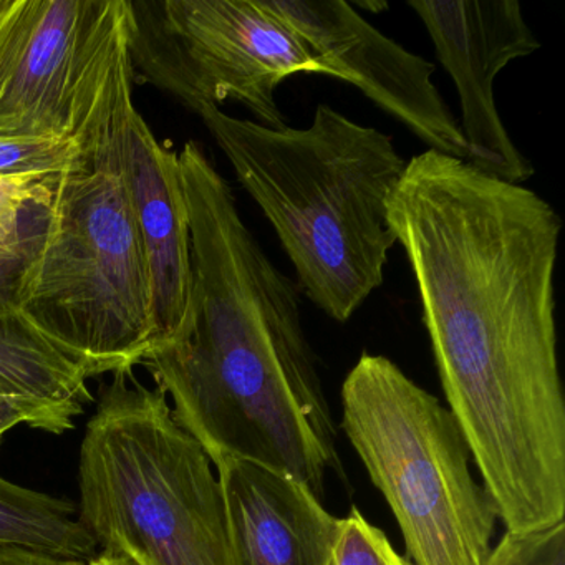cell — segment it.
I'll return each instance as SVG.
<instances>
[{
  "instance_id": "13",
  "label": "cell",
  "mask_w": 565,
  "mask_h": 565,
  "mask_svg": "<svg viewBox=\"0 0 565 565\" xmlns=\"http://www.w3.org/2000/svg\"><path fill=\"white\" fill-rule=\"evenodd\" d=\"M87 370L65 355L0 292V383L77 419L95 403Z\"/></svg>"
},
{
  "instance_id": "18",
  "label": "cell",
  "mask_w": 565,
  "mask_h": 565,
  "mask_svg": "<svg viewBox=\"0 0 565 565\" xmlns=\"http://www.w3.org/2000/svg\"><path fill=\"white\" fill-rule=\"evenodd\" d=\"M19 425L31 426L52 435H64L75 428V418L0 383V443Z\"/></svg>"
},
{
  "instance_id": "3",
  "label": "cell",
  "mask_w": 565,
  "mask_h": 565,
  "mask_svg": "<svg viewBox=\"0 0 565 565\" xmlns=\"http://www.w3.org/2000/svg\"><path fill=\"white\" fill-rule=\"evenodd\" d=\"M134 107V65L120 55L77 121V158L49 180L41 234L11 292L90 376L134 370L153 345L150 270L121 164Z\"/></svg>"
},
{
  "instance_id": "2",
  "label": "cell",
  "mask_w": 565,
  "mask_h": 565,
  "mask_svg": "<svg viewBox=\"0 0 565 565\" xmlns=\"http://www.w3.org/2000/svg\"><path fill=\"white\" fill-rule=\"evenodd\" d=\"M180 158L193 254V319L141 365L211 462L243 459L302 482L322 501L342 472L335 425L307 340L299 287L241 217L230 183L196 141Z\"/></svg>"
},
{
  "instance_id": "11",
  "label": "cell",
  "mask_w": 565,
  "mask_h": 565,
  "mask_svg": "<svg viewBox=\"0 0 565 565\" xmlns=\"http://www.w3.org/2000/svg\"><path fill=\"white\" fill-rule=\"evenodd\" d=\"M121 164L150 270L151 350L163 349L183 340L193 319L190 214L177 151L157 140L135 107L125 124Z\"/></svg>"
},
{
  "instance_id": "16",
  "label": "cell",
  "mask_w": 565,
  "mask_h": 565,
  "mask_svg": "<svg viewBox=\"0 0 565 565\" xmlns=\"http://www.w3.org/2000/svg\"><path fill=\"white\" fill-rule=\"evenodd\" d=\"M327 565H413L390 544L382 529L363 518L353 505L339 519Z\"/></svg>"
},
{
  "instance_id": "1",
  "label": "cell",
  "mask_w": 565,
  "mask_h": 565,
  "mask_svg": "<svg viewBox=\"0 0 565 565\" xmlns=\"http://www.w3.org/2000/svg\"><path fill=\"white\" fill-rule=\"evenodd\" d=\"M388 220L415 276L439 382L511 532L565 518L555 264L562 221L524 184L426 150Z\"/></svg>"
},
{
  "instance_id": "17",
  "label": "cell",
  "mask_w": 565,
  "mask_h": 565,
  "mask_svg": "<svg viewBox=\"0 0 565 565\" xmlns=\"http://www.w3.org/2000/svg\"><path fill=\"white\" fill-rule=\"evenodd\" d=\"M484 565H565V522L537 531H505Z\"/></svg>"
},
{
  "instance_id": "7",
  "label": "cell",
  "mask_w": 565,
  "mask_h": 565,
  "mask_svg": "<svg viewBox=\"0 0 565 565\" xmlns=\"http://www.w3.org/2000/svg\"><path fill=\"white\" fill-rule=\"evenodd\" d=\"M134 67L196 114L233 100L269 128H286L277 88L322 74L306 42L260 0L130 2Z\"/></svg>"
},
{
  "instance_id": "21",
  "label": "cell",
  "mask_w": 565,
  "mask_h": 565,
  "mask_svg": "<svg viewBox=\"0 0 565 565\" xmlns=\"http://www.w3.org/2000/svg\"><path fill=\"white\" fill-rule=\"evenodd\" d=\"M87 565H135L124 555L111 554V552L98 551L94 557L88 558Z\"/></svg>"
},
{
  "instance_id": "9",
  "label": "cell",
  "mask_w": 565,
  "mask_h": 565,
  "mask_svg": "<svg viewBox=\"0 0 565 565\" xmlns=\"http://www.w3.org/2000/svg\"><path fill=\"white\" fill-rule=\"evenodd\" d=\"M312 52L323 75L359 88L429 150L468 160L459 121L433 84L435 65L403 49L343 0H260Z\"/></svg>"
},
{
  "instance_id": "5",
  "label": "cell",
  "mask_w": 565,
  "mask_h": 565,
  "mask_svg": "<svg viewBox=\"0 0 565 565\" xmlns=\"http://www.w3.org/2000/svg\"><path fill=\"white\" fill-rule=\"evenodd\" d=\"M78 519L98 548L135 565H233L223 488L167 395L111 373L85 426Z\"/></svg>"
},
{
  "instance_id": "14",
  "label": "cell",
  "mask_w": 565,
  "mask_h": 565,
  "mask_svg": "<svg viewBox=\"0 0 565 565\" xmlns=\"http://www.w3.org/2000/svg\"><path fill=\"white\" fill-rule=\"evenodd\" d=\"M0 547L31 548L77 561H88L98 552L74 501L15 484L2 476Z\"/></svg>"
},
{
  "instance_id": "20",
  "label": "cell",
  "mask_w": 565,
  "mask_h": 565,
  "mask_svg": "<svg viewBox=\"0 0 565 565\" xmlns=\"http://www.w3.org/2000/svg\"><path fill=\"white\" fill-rule=\"evenodd\" d=\"M0 565H87V561L58 557L22 547H0Z\"/></svg>"
},
{
  "instance_id": "4",
  "label": "cell",
  "mask_w": 565,
  "mask_h": 565,
  "mask_svg": "<svg viewBox=\"0 0 565 565\" xmlns=\"http://www.w3.org/2000/svg\"><path fill=\"white\" fill-rule=\"evenodd\" d=\"M276 231L307 299L347 322L382 287L396 244L388 201L408 161L390 135L319 105L307 128L196 111Z\"/></svg>"
},
{
  "instance_id": "8",
  "label": "cell",
  "mask_w": 565,
  "mask_h": 565,
  "mask_svg": "<svg viewBox=\"0 0 565 565\" xmlns=\"http://www.w3.org/2000/svg\"><path fill=\"white\" fill-rule=\"evenodd\" d=\"M128 0H6L0 9V137L72 138Z\"/></svg>"
},
{
  "instance_id": "6",
  "label": "cell",
  "mask_w": 565,
  "mask_h": 565,
  "mask_svg": "<svg viewBox=\"0 0 565 565\" xmlns=\"http://www.w3.org/2000/svg\"><path fill=\"white\" fill-rule=\"evenodd\" d=\"M342 428L413 565H484L498 509L472 478L465 435L436 396L386 356L363 353L342 385Z\"/></svg>"
},
{
  "instance_id": "15",
  "label": "cell",
  "mask_w": 565,
  "mask_h": 565,
  "mask_svg": "<svg viewBox=\"0 0 565 565\" xmlns=\"http://www.w3.org/2000/svg\"><path fill=\"white\" fill-rule=\"evenodd\" d=\"M78 151L74 138L0 137V180L62 173Z\"/></svg>"
},
{
  "instance_id": "10",
  "label": "cell",
  "mask_w": 565,
  "mask_h": 565,
  "mask_svg": "<svg viewBox=\"0 0 565 565\" xmlns=\"http://www.w3.org/2000/svg\"><path fill=\"white\" fill-rule=\"evenodd\" d=\"M455 82L461 104L466 163L508 183L524 184L534 167L512 141L494 100V81L511 62L529 57L541 42L518 0H409Z\"/></svg>"
},
{
  "instance_id": "22",
  "label": "cell",
  "mask_w": 565,
  "mask_h": 565,
  "mask_svg": "<svg viewBox=\"0 0 565 565\" xmlns=\"http://www.w3.org/2000/svg\"><path fill=\"white\" fill-rule=\"evenodd\" d=\"M355 6L356 8L366 9V11H369V9H373V11H375V14L376 12L382 11V9L388 8V6L385 4V2H379V4H373V2H366V4H363V2H355Z\"/></svg>"
},
{
  "instance_id": "23",
  "label": "cell",
  "mask_w": 565,
  "mask_h": 565,
  "mask_svg": "<svg viewBox=\"0 0 565 565\" xmlns=\"http://www.w3.org/2000/svg\"><path fill=\"white\" fill-rule=\"evenodd\" d=\"M6 0H0V9L4 8Z\"/></svg>"
},
{
  "instance_id": "12",
  "label": "cell",
  "mask_w": 565,
  "mask_h": 565,
  "mask_svg": "<svg viewBox=\"0 0 565 565\" xmlns=\"http://www.w3.org/2000/svg\"><path fill=\"white\" fill-rule=\"evenodd\" d=\"M233 565H327L339 519L302 482L243 459L214 462Z\"/></svg>"
},
{
  "instance_id": "19",
  "label": "cell",
  "mask_w": 565,
  "mask_h": 565,
  "mask_svg": "<svg viewBox=\"0 0 565 565\" xmlns=\"http://www.w3.org/2000/svg\"><path fill=\"white\" fill-rule=\"evenodd\" d=\"M44 211L15 226H0V292L11 294L42 230Z\"/></svg>"
}]
</instances>
